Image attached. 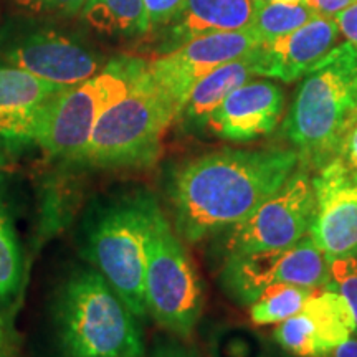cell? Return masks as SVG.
<instances>
[{
	"mask_svg": "<svg viewBox=\"0 0 357 357\" xmlns=\"http://www.w3.org/2000/svg\"><path fill=\"white\" fill-rule=\"evenodd\" d=\"M300 158L294 149H223L177 166L169 174L172 227L182 240L217 238L247 218L284 184Z\"/></svg>",
	"mask_w": 357,
	"mask_h": 357,
	"instance_id": "cell-1",
	"label": "cell"
},
{
	"mask_svg": "<svg viewBox=\"0 0 357 357\" xmlns=\"http://www.w3.org/2000/svg\"><path fill=\"white\" fill-rule=\"evenodd\" d=\"M357 123V48L346 42L303 78L283 132L300 166L318 172L336 158Z\"/></svg>",
	"mask_w": 357,
	"mask_h": 357,
	"instance_id": "cell-2",
	"label": "cell"
},
{
	"mask_svg": "<svg viewBox=\"0 0 357 357\" xmlns=\"http://www.w3.org/2000/svg\"><path fill=\"white\" fill-rule=\"evenodd\" d=\"M141 318L91 265L66 276L53 323L63 357H142Z\"/></svg>",
	"mask_w": 357,
	"mask_h": 357,
	"instance_id": "cell-3",
	"label": "cell"
},
{
	"mask_svg": "<svg viewBox=\"0 0 357 357\" xmlns=\"http://www.w3.org/2000/svg\"><path fill=\"white\" fill-rule=\"evenodd\" d=\"M177 116L176 101L154 82L146 66L128 95L105 111L75 164L91 169L153 166Z\"/></svg>",
	"mask_w": 357,
	"mask_h": 357,
	"instance_id": "cell-4",
	"label": "cell"
},
{
	"mask_svg": "<svg viewBox=\"0 0 357 357\" xmlns=\"http://www.w3.org/2000/svg\"><path fill=\"white\" fill-rule=\"evenodd\" d=\"M155 197L139 190L98 204L83 227V255L139 318H146V240Z\"/></svg>",
	"mask_w": 357,
	"mask_h": 357,
	"instance_id": "cell-5",
	"label": "cell"
},
{
	"mask_svg": "<svg viewBox=\"0 0 357 357\" xmlns=\"http://www.w3.org/2000/svg\"><path fill=\"white\" fill-rule=\"evenodd\" d=\"M146 66L142 58L119 56L86 82L65 88L43 106L32 142L48 158L77 162L105 111L128 95Z\"/></svg>",
	"mask_w": 357,
	"mask_h": 357,
	"instance_id": "cell-6",
	"label": "cell"
},
{
	"mask_svg": "<svg viewBox=\"0 0 357 357\" xmlns=\"http://www.w3.org/2000/svg\"><path fill=\"white\" fill-rule=\"evenodd\" d=\"M147 314L176 337L192 336L204 310V291L192 258L158 202L151 207L146 240Z\"/></svg>",
	"mask_w": 357,
	"mask_h": 357,
	"instance_id": "cell-7",
	"label": "cell"
},
{
	"mask_svg": "<svg viewBox=\"0 0 357 357\" xmlns=\"http://www.w3.org/2000/svg\"><path fill=\"white\" fill-rule=\"evenodd\" d=\"M316 205L314 172L298 164L278 190L217 236L222 257L291 247L310 235Z\"/></svg>",
	"mask_w": 357,
	"mask_h": 357,
	"instance_id": "cell-8",
	"label": "cell"
},
{
	"mask_svg": "<svg viewBox=\"0 0 357 357\" xmlns=\"http://www.w3.org/2000/svg\"><path fill=\"white\" fill-rule=\"evenodd\" d=\"M0 61L61 86L86 82L106 65L82 40L30 22H10L0 29Z\"/></svg>",
	"mask_w": 357,
	"mask_h": 357,
	"instance_id": "cell-9",
	"label": "cell"
},
{
	"mask_svg": "<svg viewBox=\"0 0 357 357\" xmlns=\"http://www.w3.org/2000/svg\"><path fill=\"white\" fill-rule=\"evenodd\" d=\"M218 281L231 301L248 307L263 289L278 283L324 288L329 281V260L306 235L287 248L225 257Z\"/></svg>",
	"mask_w": 357,
	"mask_h": 357,
	"instance_id": "cell-10",
	"label": "cell"
},
{
	"mask_svg": "<svg viewBox=\"0 0 357 357\" xmlns=\"http://www.w3.org/2000/svg\"><path fill=\"white\" fill-rule=\"evenodd\" d=\"M260 43L261 40L252 26L200 35L176 50L147 61V68L154 82L176 101L181 113L190 89L200 78L217 66L248 55Z\"/></svg>",
	"mask_w": 357,
	"mask_h": 357,
	"instance_id": "cell-11",
	"label": "cell"
},
{
	"mask_svg": "<svg viewBox=\"0 0 357 357\" xmlns=\"http://www.w3.org/2000/svg\"><path fill=\"white\" fill-rule=\"evenodd\" d=\"M339 26L333 17L318 15L294 32L261 42L257 48V75L291 83L310 71L336 48Z\"/></svg>",
	"mask_w": 357,
	"mask_h": 357,
	"instance_id": "cell-12",
	"label": "cell"
},
{
	"mask_svg": "<svg viewBox=\"0 0 357 357\" xmlns=\"http://www.w3.org/2000/svg\"><path fill=\"white\" fill-rule=\"evenodd\" d=\"M283 109V89L266 79H257L231 91L213 111L207 128L220 139L250 142L273 132Z\"/></svg>",
	"mask_w": 357,
	"mask_h": 357,
	"instance_id": "cell-13",
	"label": "cell"
},
{
	"mask_svg": "<svg viewBox=\"0 0 357 357\" xmlns=\"http://www.w3.org/2000/svg\"><path fill=\"white\" fill-rule=\"evenodd\" d=\"M316 217L311 240L328 260L357 252V181L314 174Z\"/></svg>",
	"mask_w": 357,
	"mask_h": 357,
	"instance_id": "cell-14",
	"label": "cell"
},
{
	"mask_svg": "<svg viewBox=\"0 0 357 357\" xmlns=\"http://www.w3.org/2000/svg\"><path fill=\"white\" fill-rule=\"evenodd\" d=\"M65 88L0 61V139L12 149L32 142L43 106Z\"/></svg>",
	"mask_w": 357,
	"mask_h": 357,
	"instance_id": "cell-15",
	"label": "cell"
},
{
	"mask_svg": "<svg viewBox=\"0 0 357 357\" xmlns=\"http://www.w3.org/2000/svg\"><path fill=\"white\" fill-rule=\"evenodd\" d=\"M257 0H185L166 29L160 52L169 53L200 35L250 29Z\"/></svg>",
	"mask_w": 357,
	"mask_h": 357,
	"instance_id": "cell-16",
	"label": "cell"
},
{
	"mask_svg": "<svg viewBox=\"0 0 357 357\" xmlns=\"http://www.w3.org/2000/svg\"><path fill=\"white\" fill-rule=\"evenodd\" d=\"M257 48L238 60L217 66L211 73L200 78L190 89L176 123L181 124V128L185 131L194 132L207 128L208 119L213 111L222 105V101L236 88L248 83L250 78L257 77Z\"/></svg>",
	"mask_w": 357,
	"mask_h": 357,
	"instance_id": "cell-17",
	"label": "cell"
},
{
	"mask_svg": "<svg viewBox=\"0 0 357 357\" xmlns=\"http://www.w3.org/2000/svg\"><path fill=\"white\" fill-rule=\"evenodd\" d=\"M301 311L311 319L326 354L354 336V314L336 289L318 288L307 298Z\"/></svg>",
	"mask_w": 357,
	"mask_h": 357,
	"instance_id": "cell-18",
	"label": "cell"
},
{
	"mask_svg": "<svg viewBox=\"0 0 357 357\" xmlns=\"http://www.w3.org/2000/svg\"><path fill=\"white\" fill-rule=\"evenodd\" d=\"M82 17L105 35L136 37L149 30L144 0H88Z\"/></svg>",
	"mask_w": 357,
	"mask_h": 357,
	"instance_id": "cell-19",
	"label": "cell"
},
{
	"mask_svg": "<svg viewBox=\"0 0 357 357\" xmlns=\"http://www.w3.org/2000/svg\"><path fill=\"white\" fill-rule=\"evenodd\" d=\"M22 280H24V255L3 199L2 177H0V305H7L19 294Z\"/></svg>",
	"mask_w": 357,
	"mask_h": 357,
	"instance_id": "cell-20",
	"label": "cell"
},
{
	"mask_svg": "<svg viewBox=\"0 0 357 357\" xmlns=\"http://www.w3.org/2000/svg\"><path fill=\"white\" fill-rule=\"evenodd\" d=\"M318 288L300 287V284L278 283L263 289V293L248 306L250 319L257 326L280 324L301 311L307 298Z\"/></svg>",
	"mask_w": 357,
	"mask_h": 357,
	"instance_id": "cell-21",
	"label": "cell"
},
{
	"mask_svg": "<svg viewBox=\"0 0 357 357\" xmlns=\"http://www.w3.org/2000/svg\"><path fill=\"white\" fill-rule=\"evenodd\" d=\"M318 15L319 13H316L306 3L257 0L255 15L250 26L255 30L261 42H271V40L294 32Z\"/></svg>",
	"mask_w": 357,
	"mask_h": 357,
	"instance_id": "cell-22",
	"label": "cell"
},
{
	"mask_svg": "<svg viewBox=\"0 0 357 357\" xmlns=\"http://www.w3.org/2000/svg\"><path fill=\"white\" fill-rule=\"evenodd\" d=\"M273 339L288 354L294 357H324L314 326L305 312L300 311L291 318L276 324Z\"/></svg>",
	"mask_w": 357,
	"mask_h": 357,
	"instance_id": "cell-23",
	"label": "cell"
},
{
	"mask_svg": "<svg viewBox=\"0 0 357 357\" xmlns=\"http://www.w3.org/2000/svg\"><path fill=\"white\" fill-rule=\"evenodd\" d=\"M326 287L336 289L354 314V336H357V252L329 260V281Z\"/></svg>",
	"mask_w": 357,
	"mask_h": 357,
	"instance_id": "cell-24",
	"label": "cell"
},
{
	"mask_svg": "<svg viewBox=\"0 0 357 357\" xmlns=\"http://www.w3.org/2000/svg\"><path fill=\"white\" fill-rule=\"evenodd\" d=\"M318 172L344 181H357V123L347 132L336 158Z\"/></svg>",
	"mask_w": 357,
	"mask_h": 357,
	"instance_id": "cell-25",
	"label": "cell"
},
{
	"mask_svg": "<svg viewBox=\"0 0 357 357\" xmlns=\"http://www.w3.org/2000/svg\"><path fill=\"white\" fill-rule=\"evenodd\" d=\"M24 10L48 15H77L82 13L88 0H13Z\"/></svg>",
	"mask_w": 357,
	"mask_h": 357,
	"instance_id": "cell-26",
	"label": "cell"
},
{
	"mask_svg": "<svg viewBox=\"0 0 357 357\" xmlns=\"http://www.w3.org/2000/svg\"><path fill=\"white\" fill-rule=\"evenodd\" d=\"M185 0H144L149 29L167 25Z\"/></svg>",
	"mask_w": 357,
	"mask_h": 357,
	"instance_id": "cell-27",
	"label": "cell"
},
{
	"mask_svg": "<svg viewBox=\"0 0 357 357\" xmlns=\"http://www.w3.org/2000/svg\"><path fill=\"white\" fill-rule=\"evenodd\" d=\"M0 357H19V339L3 311H0Z\"/></svg>",
	"mask_w": 357,
	"mask_h": 357,
	"instance_id": "cell-28",
	"label": "cell"
},
{
	"mask_svg": "<svg viewBox=\"0 0 357 357\" xmlns=\"http://www.w3.org/2000/svg\"><path fill=\"white\" fill-rule=\"evenodd\" d=\"M334 20H336L339 26V32L344 35L347 42L357 48V2L352 3L351 7H347L346 10L339 12L334 17Z\"/></svg>",
	"mask_w": 357,
	"mask_h": 357,
	"instance_id": "cell-29",
	"label": "cell"
},
{
	"mask_svg": "<svg viewBox=\"0 0 357 357\" xmlns=\"http://www.w3.org/2000/svg\"><path fill=\"white\" fill-rule=\"evenodd\" d=\"M356 2L357 0H305L306 6L311 7L316 13L324 17H333V19L339 12L346 10L347 7H351Z\"/></svg>",
	"mask_w": 357,
	"mask_h": 357,
	"instance_id": "cell-30",
	"label": "cell"
},
{
	"mask_svg": "<svg viewBox=\"0 0 357 357\" xmlns=\"http://www.w3.org/2000/svg\"><path fill=\"white\" fill-rule=\"evenodd\" d=\"M151 357H197L194 351L187 349L184 344L176 339H166L155 344Z\"/></svg>",
	"mask_w": 357,
	"mask_h": 357,
	"instance_id": "cell-31",
	"label": "cell"
},
{
	"mask_svg": "<svg viewBox=\"0 0 357 357\" xmlns=\"http://www.w3.org/2000/svg\"><path fill=\"white\" fill-rule=\"evenodd\" d=\"M324 357H357V336H351L334 347Z\"/></svg>",
	"mask_w": 357,
	"mask_h": 357,
	"instance_id": "cell-32",
	"label": "cell"
},
{
	"mask_svg": "<svg viewBox=\"0 0 357 357\" xmlns=\"http://www.w3.org/2000/svg\"><path fill=\"white\" fill-rule=\"evenodd\" d=\"M12 147L7 144L6 141L0 139V171H3V169L8 167V164H10L12 160Z\"/></svg>",
	"mask_w": 357,
	"mask_h": 357,
	"instance_id": "cell-33",
	"label": "cell"
},
{
	"mask_svg": "<svg viewBox=\"0 0 357 357\" xmlns=\"http://www.w3.org/2000/svg\"><path fill=\"white\" fill-rule=\"evenodd\" d=\"M265 2H287V3H305V0H265Z\"/></svg>",
	"mask_w": 357,
	"mask_h": 357,
	"instance_id": "cell-34",
	"label": "cell"
}]
</instances>
